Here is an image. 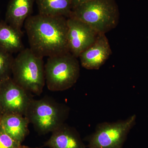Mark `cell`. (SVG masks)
Masks as SVG:
<instances>
[{
  "instance_id": "cell-14",
  "label": "cell",
  "mask_w": 148,
  "mask_h": 148,
  "mask_svg": "<svg viewBox=\"0 0 148 148\" xmlns=\"http://www.w3.org/2000/svg\"><path fill=\"white\" fill-rule=\"evenodd\" d=\"M39 14L68 18L73 11L72 0H36Z\"/></svg>"
},
{
  "instance_id": "cell-8",
  "label": "cell",
  "mask_w": 148,
  "mask_h": 148,
  "mask_svg": "<svg viewBox=\"0 0 148 148\" xmlns=\"http://www.w3.org/2000/svg\"><path fill=\"white\" fill-rule=\"evenodd\" d=\"M69 52L78 58L92 45L98 34L90 26L73 17L67 18Z\"/></svg>"
},
{
  "instance_id": "cell-9",
  "label": "cell",
  "mask_w": 148,
  "mask_h": 148,
  "mask_svg": "<svg viewBox=\"0 0 148 148\" xmlns=\"http://www.w3.org/2000/svg\"><path fill=\"white\" fill-rule=\"evenodd\" d=\"M112 53L109 41L105 34H98L94 43L80 55L82 67L88 70H98Z\"/></svg>"
},
{
  "instance_id": "cell-11",
  "label": "cell",
  "mask_w": 148,
  "mask_h": 148,
  "mask_svg": "<svg viewBox=\"0 0 148 148\" xmlns=\"http://www.w3.org/2000/svg\"><path fill=\"white\" fill-rule=\"evenodd\" d=\"M36 0H10L6 12L5 21L18 31L32 15Z\"/></svg>"
},
{
  "instance_id": "cell-2",
  "label": "cell",
  "mask_w": 148,
  "mask_h": 148,
  "mask_svg": "<svg viewBox=\"0 0 148 148\" xmlns=\"http://www.w3.org/2000/svg\"><path fill=\"white\" fill-rule=\"evenodd\" d=\"M70 17L84 22L98 34H105L118 24L119 10L114 0H90L73 10Z\"/></svg>"
},
{
  "instance_id": "cell-7",
  "label": "cell",
  "mask_w": 148,
  "mask_h": 148,
  "mask_svg": "<svg viewBox=\"0 0 148 148\" xmlns=\"http://www.w3.org/2000/svg\"><path fill=\"white\" fill-rule=\"evenodd\" d=\"M33 99L30 92L16 83L12 78L0 82V106L3 114L25 116Z\"/></svg>"
},
{
  "instance_id": "cell-4",
  "label": "cell",
  "mask_w": 148,
  "mask_h": 148,
  "mask_svg": "<svg viewBox=\"0 0 148 148\" xmlns=\"http://www.w3.org/2000/svg\"><path fill=\"white\" fill-rule=\"evenodd\" d=\"M45 73L49 90L63 91L72 87L78 79L79 62L70 52L48 57Z\"/></svg>"
},
{
  "instance_id": "cell-18",
  "label": "cell",
  "mask_w": 148,
  "mask_h": 148,
  "mask_svg": "<svg viewBox=\"0 0 148 148\" xmlns=\"http://www.w3.org/2000/svg\"><path fill=\"white\" fill-rule=\"evenodd\" d=\"M18 148H34L29 147H26V146H21V145L19 146V147H18Z\"/></svg>"
},
{
  "instance_id": "cell-10",
  "label": "cell",
  "mask_w": 148,
  "mask_h": 148,
  "mask_svg": "<svg viewBox=\"0 0 148 148\" xmlns=\"http://www.w3.org/2000/svg\"><path fill=\"white\" fill-rule=\"evenodd\" d=\"M44 145L49 148H88L75 128L64 124L51 132Z\"/></svg>"
},
{
  "instance_id": "cell-5",
  "label": "cell",
  "mask_w": 148,
  "mask_h": 148,
  "mask_svg": "<svg viewBox=\"0 0 148 148\" xmlns=\"http://www.w3.org/2000/svg\"><path fill=\"white\" fill-rule=\"evenodd\" d=\"M65 106L49 98L33 99L25 116L40 134L52 132L64 124L68 115Z\"/></svg>"
},
{
  "instance_id": "cell-1",
  "label": "cell",
  "mask_w": 148,
  "mask_h": 148,
  "mask_svg": "<svg viewBox=\"0 0 148 148\" xmlns=\"http://www.w3.org/2000/svg\"><path fill=\"white\" fill-rule=\"evenodd\" d=\"M30 48L38 56L51 57L69 52L67 18L38 14L24 22Z\"/></svg>"
},
{
  "instance_id": "cell-12",
  "label": "cell",
  "mask_w": 148,
  "mask_h": 148,
  "mask_svg": "<svg viewBox=\"0 0 148 148\" xmlns=\"http://www.w3.org/2000/svg\"><path fill=\"white\" fill-rule=\"evenodd\" d=\"M29 120L24 116L14 114H3L0 125L14 140L21 144L29 133Z\"/></svg>"
},
{
  "instance_id": "cell-15",
  "label": "cell",
  "mask_w": 148,
  "mask_h": 148,
  "mask_svg": "<svg viewBox=\"0 0 148 148\" xmlns=\"http://www.w3.org/2000/svg\"><path fill=\"white\" fill-rule=\"evenodd\" d=\"M14 60L12 54L0 48V82L11 77Z\"/></svg>"
},
{
  "instance_id": "cell-3",
  "label": "cell",
  "mask_w": 148,
  "mask_h": 148,
  "mask_svg": "<svg viewBox=\"0 0 148 148\" xmlns=\"http://www.w3.org/2000/svg\"><path fill=\"white\" fill-rule=\"evenodd\" d=\"M43 57L30 48L24 49L14 58L12 67L13 79L30 93L39 95L45 84Z\"/></svg>"
},
{
  "instance_id": "cell-19",
  "label": "cell",
  "mask_w": 148,
  "mask_h": 148,
  "mask_svg": "<svg viewBox=\"0 0 148 148\" xmlns=\"http://www.w3.org/2000/svg\"><path fill=\"white\" fill-rule=\"evenodd\" d=\"M2 112L1 109V106H0V118H1V116H2Z\"/></svg>"
},
{
  "instance_id": "cell-13",
  "label": "cell",
  "mask_w": 148,
  "mask_h": 148,
  "mask_svg": "<svg viewBox=\"0 0 148 148\" xmlns=\"http://www.w3.org/2000/svg\"><path fill=\"white\" fill-rule=\"evenodd\" d=\"M23 33L10 26L5 21H0V48L13 54L25 49L22 37Z\"/></svg>"
},
{
  "instance_id": "cell-6",
  "label": "cell",
  "mask_w": 148,
  "mask_h": 148,
  "mask_svg": "<svg viewBox=\"0 0 148 148\" xmlns=\"http://www.w3.org/2000/svg\"><path fill=\"white\" fill-rule=\"evenodd\" d=\"M135 120L134 115L125 120L99 124L95 132L87 138V148H123Z\"/></svg>"
},
{
  "instance_id": "cell-17",
  "label": "cell",
  "mask_w": 148,
  "mask_h": 148,
  "mask_svg": "<svg viewBox=\"0 0 148 148\" xmlns=\"http://www.w3.org/2000/svg\"><path fill=\"white\" fill-rule=\"evenodd\" d=\"M89 1L90 0H72L73 10L84 3Z\"/></svg>"
},
{
  "instance_id": "cell-16",
  "label": "cell",
  "mask_w": 148,
  "mask_h": 148,
  "mask_svg": "<svg viewBox=\"0 0 148 148\" xmlns=\"http://www.w3.org/2000/svg\"><path fill=\"white\" fill-rule=\"evenodd\" d=\"M21 145L10 137L0 125V148H18Z\"/></svg>"
}]
</instances>
